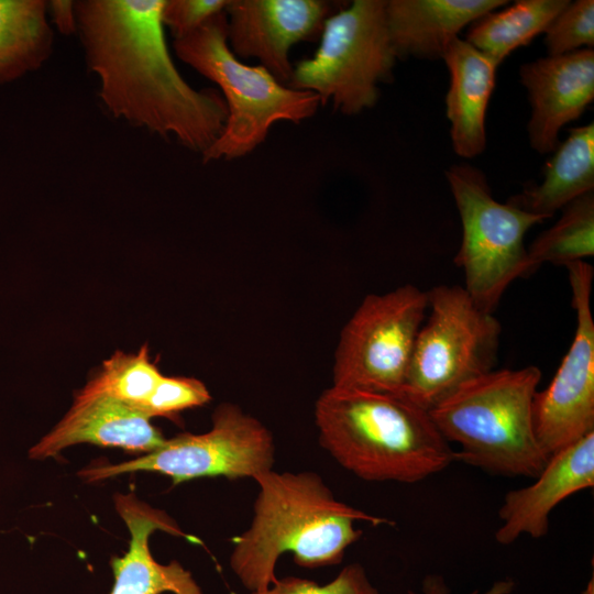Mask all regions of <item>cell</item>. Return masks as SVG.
<instances>
[{
	"label": "cell",
	"instance_id": "12",
	"mask_svg": "<svg viewBox=\"0 0 594 594\" xmlns=\"http://www.w3.org/2000/svg\"><path fill=\"white\" fill-rule=\"evenodd\" d=\"M330 6L320 0H229L227 38L240 58L254 57L287 85L293 68L290 48L321 32Z\"/></svg>",
	"mask_w": 594,
	"mask_h": 594
},
{
	"label": "cell",
	"instance_id": "27",
	"mask_svg": "<svg viewBox=\"0 0 594 594\" xmlns=\"http://www.w3.org/2000/svg\"><path fill=\"white\" fill-rule=\"evenodd\" d=\"M229 0H165L162 21L175 40L183 38L211 16L223 12Z\"/></svg>",
	"mask_w": 594,
	"mask_h": 594
},
{
	"label": "cell",
	"instance_id": "16",
	"mask_svg": "<svg viewBox=\"0 0 594 594\" xmlns=\"http://www.w3.org/2000/svg\"><path fill=\"white\" fill-rule=\"evenodd\" d=\"M117 512L130 532L129 550L110 561L114 583L109 594H202L191 573L177 561L158 563L150 551L148 539L155 530L174 536L184 534L164 512L140 502L133 493L114 496Z\"/></svg>",
	"mask_w": 594,
	"mask_h": 594
},
{
	"label": "cell",
	"instance_id": "1",
	"mask_svg": "<svg viewBox=\"0 0 594 594\" xmlns=\"http://www.w3.org/2000/svg\"><path fill=\"white\" fill-rule=\"evenodd\" d=\"M165 0L74 2L77 31L99 97L116 118L204 154L228 109L219 91L193 88L175 67L164 34Z\"/></svg>",
	"mask_w": 594,
	"mask_h": 594
},
{
	"label": "cell",
	"instance_id": "17",
	"mask_svg": "<svg viewBox=\"0 0 594 594\" xmlns=\"http://www.w3.org/2000/svg\"><path fill=\"white\" fill-rule=\"evenodd\" d=\"M506 0H388L385 14L398 57L442 58L460 31Z\"/></svg>",
	"mask_w": 594,
	"mask_h": 594
},
{
	"label": "cell",
	"instance_id": "10",
	"mask_svg": "<svg viewBox=\"0 0 594 594\" xmlns=\"http://www.w3.org/2000/svg\"><path fill=\"white\" fill-rule=\"evenodd\" d=\"M274 459V439L267 427L237 404L222 403L212 414L209 431L178 435L142 457L88 466L78 475L87 483L138 471L166 475L174 484L211 476L254 479L273 470Z\"/></svg>",
	"mask_w": 594,
	"mask_h": 594
},
{
	"label": "cell",
	"instance_id": "11",
	"mask_svg": "<svg viewBox=\"0 0 594 594\" xmlns=\"http://www.w3.org/2000/svg\"><path fill=\"white\" fill-rule=\"evenodd\" d=\"M576 327L572 343L549 385L537 392L532 415L537 440L550 458L594 432V270L585 261L565 265Z\"/></svg>",
	"mask_w": 594,
	"mask_h": 594
},
{
	"label": "cell",
	"instance_id": "29",
	"mask_svg": "<svg viewBox=\"0 0 594 594\" xmlns=\"http://www.w3.org/2000/svg\"><path fill=\"white\" fill-rule=\"evenodd\" d=\"M53 22L62 34L69 35L77 31L74 1L53 0L47 4Z\"/></svg>",
	"mask_w": 594,
	"mask_h": 594
},
{
	"label": "cell",
	"instance_id": "14",
	"mask_svg": "<svg viewBox=\"0 0 594 594\" xmlns=\"http://www.w3.org/2000/svg\"><path fill=\"white\" fill-rule=\"evenodd\" d=\"M535 483L506 493L495 540L503 546L548 534L551 512L569 496L594 486V432L552 454Z\"/></svg>",
	"mask_w": 594,
	"mask_h": 594
},
{
	"label": "cell",
	"instance_id": "20",
	"mask_svg": "<svg viewBox=\"0 0 594 594\" xmlns=\"http://www.w3.org/2000/svg\"><path fill=\"white\" fill-rule=\"evenodd\" d=\"M43 0H0V85L40 68L50 57L53 32Z\"/></svg>",
	"mask_w": 594,
	"mask_h": 594
},
{
	"label": "cell",
	"instance_id": "6",
	"mask_svg": "<svg viewBox=\"0 0 594 594\" xmlns=\"http://www.w3.org/2000/svg\"><path fill=\"white\" fill-rule=\"evenodd\" d=\"M427 297L428 316L400 395L429 410L463 383L495 370L502 326L462 286L439 285Z\"/></svg>",
	"mask_w": 594,
	"mask_h": 594
},
{
	"label": "cell",
	"instance_id": "30",
	"mask_svg": "<svg viewBox=\"0 0 594 594\" xmlns=\"http://www.w3.org/2000/svg\"><path fill=\"white\" fill-rule=\"evenodd\" d=\"M582 594H594V578L593 576L586 583V586L584 587Z\"/></svg>",
	"mask_w": 594,
	"mask_h": 594
},
{
	"label": "cell",
	"instance_id": "25",
	"mask_svg": "<svg viewBox=\"0 0 594 594\" xmlns=\"http://www.w3.org/2000/svg\"><path fill=\"white\" fill-rule=\"evenodd\" d=\"M210 400L211 395L201 381L195 377L163 375L139 411L148 418H173L184 409L202 406Z\"/></svg>",
	"mask_w": 594,
	"mask_h": 594
},
{
	"label": "cell",
	"instance_id": "4",
	"mask_svg": "<svg viewBox=\"0 0 594 594\" xmlns=\"http://www.w3.org/2000/svg\"><path fill=\"white\" fill-rule=\"evenodd\" d=\"M541 380L538 366L493 370L451 392L429 409L455 461L492 474L535 479L549 457L534 428L532 406Z\"/></svg>",
	"mask_w": 594,
	"mask_h": 594
},
{
	"label": "cell",
	"instance_id": "26",
	"mask_svg": "<svg viewBox=\"0 0 594 594\" xmlns=\"http://www.w3.org/2000/svg\"><path fill=\"white\" fill-rule=\"evenodd\" d=\"M251 594H381L370 581L365 569L358 562L345 565L324 585L308 579L287 576L278 579L264 591Z\"/></svg>",
	"mask_w": 594,
	"mask_h": 594
},
{
	"label": "cell",
	"instance_id": "23",
	"mask_svg": "<svg viewBox=\"0 0 594 594\" xmlns=\"http://www.w3.org/2000/svg\"><path fill=\"white\" fill-rule=\"evenodd\" d=\"M162 376L151 362L148 348L144 344L138 353L117 351L102 363L99 373L80 392L107 395L139 410Z\"/></svg>",
	"mask_w": 594,
	"mask_h": 594
},
{
	"label": "cell",
	"instance_id": "5",
	"mask_svg": "<svg viewBox=\"0 0 594 594\" xmlns=\"http://www.w3.org/2000/svg\"><path fill=\"white\" fill-rule=\"evenodd\" d=\"M174 48L184 63L219 86L227 105L224 128L202 154L204 162L244 156L264 142L274 123L298 124L320 105L315 92L279 82L261 65L243 64L228 44L224 11L175 40Z\"/></svg>",
	"mask_w": 594,
	"mask_h": 594
},
{
	"label": "cell",
	"instance_id": "28",
	"mask_svg": "<svg viewBox=\"0 0 594 594\" xmlns=\"http://www.w3.org/2000/svg\"><path fill=\"white\" fill-rule=\"evenodd\" d=\"M514 587L515 582L513 580L503 579L494 582L483 594H510ZM406 594H451V590L442 576L429 574L422 580L419 592L409 590ZM470 594H480V592L475 590Z\"/></svg>",
	"mask_w": 594,
	"mask_h": 594
},
{
	"label": "cell",
	"instance_id": "13",
	"mask_svg": "<svg viewBox=\"0 0 594 594\" xmlns=\"http://www.w3.org/2000/svg\"><path fill=\"white\" fill-rule=\"evenodd\" d=\"M519 78L531 105L529 143L540 154L553 152L561 128L593 101L594 50L538 58L520 67Z\"/></svg>",
	"mask_w": 594,
	"mask_h": 594
},
{
	"label": "cell",
	"instance_id": "19",
	"mask_svg": "<svg viewBox=\"0 0 594 594\" xmlns=\"http://www.w3.org/2000/svg\"><path fill=\"white\" fill-rule=\"evenodd\" d=\"M594 189V123L569 131L548 161L542 182L507 202L534 215L551 218L578 197Z\"/></svg>",
	"mask_w": 594,
	"mask_h": 594
},
{
	"label": "cell",
	"instance_id": "8",
	"mask_svg": "<svg viewBox=\"0 0 594 594\" xmlns=\"http://www.w3.org/2000/svg\"><path fill=\"white\" fill-rule=\"evenodd\" d=\"M462 222L454 263L463 271L464 289L482 309L494 312L508 286L531 274L525 234L543 217L492 195L485 175L459 164L446 172Z\"/></svg>",
	"mask_w": 594,
	"mask_h": 594
},
{
	"label": "cell",
	"instance_id": "7",
	"mask_svg": "<svg viewBox=\"0 0 594 594\" xmlns=\"http://www.w3.org/2000/svg\"><path fill=\"white\" fill-rule=\"evenodd\" d=\"M396 59L385 1L354 0L326 19L317 51L294 66L288 86L356 114L375 106L378 84L392 76Z\"/></svg>",
	"mask_w": 594,
	"mask_h": 594
},
{
	"label": "cell",
	"instance_id": "24",
	"mask_svg": "<svg viewBox=\"0 0 594 594\" xmlns=\"http://www.w3.org/2000/svg\"><path fill=\"white\" fill-rule=\"evenodd\" d=\"M549 56L594 46V1H569L544 31Z\"/></svg>",
	"mask_w": 594,
	"mask_h": 594
},
{
	"label": "cell",
	"instance_id": "18",
	"mask_svg": "<svg viewBox=\"0 0 594 594\" xmlns=\"http://www.w3.org/2000/svg\"><path fill=\"white\" fill-rule=\"evenodd\" d=\"M442 59L450 74L446 105L452 146L459 156L472 158L486 146V110L498 64L460 37L449 44Z\"/></svg>",
	"mask_w": 594,
	"mask_h": 594
},
{
	"label": "cell",
	"instance_id": "9",
	"mask_svg": "<svg viewBox=\"0 0 594 594\" xmlns=\"http://www.w3.org/2000/svg\"><path fill=\"white\" fill-rule=\"evenodd\" d=\"M427 309L414 285L365 296L340 332L332 386L400 395Z\"/></svg>",
	"mask_w": 594,
	"mask_h": 594
},
{
	"label": "cell",
	"instance_id": "21",
	"mask_svg": "<svg viewBox=\"0 0 594 594\" xmlns=\"http://www.w3.org/2000/svg\"><path fill=\"white\" fill-rule=\"evenodd\" d=\"M569 0H518L473 22L466 42L498 65L544 32Z\"/></svg>",
	"mask_w": 594,
	"mask_h": 594
},
{
	"label": "cell",
	"instance_id": "15",
	"mask_svg": "<svg viewBox=\"0 0 594 594\" xmlns=\"http://www.w3.org/2000/svg\"><path fill=\"white\" fill-rule=\"evenodd\" d=\"M150 420L139 410L110 396L78 392L70 409L31 448L29 455L37 460L53 458L77 443L150 453L166 440Z\"/></svg>",
	"mask_w": 594,
	"mask_h": 594
},
{
	"label": "cell",
	"instance_id": "3",
	"mask_svg": "<svg viewBox=\"0 0 594 594\" xmlns=\"http://www.w3.org/2000/svg\"><path fill=\"white\" fill-rule=\"evenodd\" d=\"M315 421L321 447L364 481L413 484L455 461L429 411L398 394L331 385Z\"/></svg>",
	"mask_w": 594,
	"mask_h": 594
},
{
	"label": "cell",
	"instance_id": "2",
	"mask_svg": "<svg viewBox=\"0 0 594 594\" xmlns=\"http://www.w3.org/2000/svg\"><path fill=\"white\" fill-rule=\"evenodd\" d=\"M253 480L258 494L252 521L233 537L230 556L233 573L250 592L264 591L277 580L275 566L284 553H292L302 568L339 564L362 536L355 522L394 525L338 501L315 472L270 470Z\"/></svg>",
	"mask_w": 594,
	"mask_h": 594
},
{
	"label": "cell",
	"instance_id": "22",
	"mask_svg": "<svg viewBox=\"0 0 594 594\" xmlns=\"http://www.w3.org/2000/svg\"><path fill=\"white\" fill-rule=\"evenodd\" d=\"M531 273L541 264L566 265L594 254V195L586 193L563 208L559 220L527 249Z\"/></svg>",
	"mask_w": 594,
	"mask_h": 594
}]
</instances>
